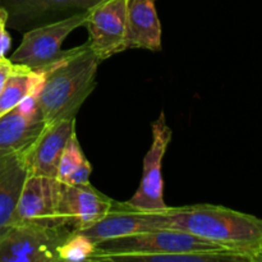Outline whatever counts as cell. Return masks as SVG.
Segmentation results:
<instances>
[{"label":"cell","mask_w":262,"mask_h":262,"mask_svg":"<svg viewBox=\"0 0 262 262\" xmlns=\"http://www.w3.org/2000/svg\"><path fill=\"white\" fill-rule=\"evenodd\" d=\"M163 229H178L227 250L248 253L257 262L262 247V219L209 204L160 210Z\"/></svg>","instance_id":"1"},{"label":"cell","mask_w":262,"mask_h":262,"mask_svg":"<svg viewBox=\"0 0 262 262\" xmlns=\"http://www.w3.org/2000/svg\"><path fill=\"white\" fill-rule=\"evenodd\" d=\"M100 63L87 40L82 45L63 50L55 61L37 71L43 73L37 100L46 124L76 118L96 87Z\"/></svg>","instance_id":"2"},{"label":"cell","mask_w":262,"mask_h":262,"mask_svg":"<svg viewBox=\"0 0 262 262\" xmlns=\"http://www.w3.org/2000/svg\"><path fill=\"white\" fill-rule=\"evenodd\" d=\"M227 250L204 238L178 229H155L96 243L89 262H118L120 257L143 253ZM248 255V253H247Z\"/></svg>","instance_id":"3"},{"label":"cell","mask_w":262,"mask_h":262,"mask_svg":"<svg viewBox=\"0 0 262 262\" xmlns=\"http://www.w3.org/2000/svg\"><path fill=\"white\" fill-rule=\"evenodd\" d=\"M71 233L67 227L12 225L0 235V262H59V246Z\"/></svg>","instance_id":"4"},{"label":"cell","mask_w":262,"mask_h":262,"mask_svg":"<svg viewBox=\"0 0 262 262\" xmlns=\"http://www.w3.org/2000/svg\"><path fill=\"white\" fill-rule=\"evenodd\" d=\"M87 13H81L67 19L33 28L23 33L17 50L10 56V61L20 64L31 71H41L55 61L61 54V45L72 31L86 25Z\"/></svg>","instance_id":"5"},{"label":"cell","mask_w":262,"mask_h":262,"mask_svg":"<svg viewBox=\"0 0 262 262\" xmlns=\"http://www.w3.org/2000/svg\"><path fill=\"white\" fill-rule=\"evenodd\" d=\"M102 0H0L7 12V27L25 33L81 13H87Z\"/></svg>","instance_id":"6"},{"label":"cell","mask_w":262,"mask_h":262,"mask_svg":"<svg viewBox=\"0 0 262 262\" xmlns=\"http://www.w3.org/2000/svg\"><path fill=\"white\" fill-rule=\"evenodd\" d=\"M152 142L143 159V173L136 193L128 200V204L142 210H163L164 181L161 166L168 146L173 137V130L166 123L165 113L161 112L158 119L151 124Z\"/></svg>","instance_id":"7"},{"label":"cell","mask_w":262,"mask_h":262,"mask_svg":"<svg viewBox=\"0 0 262 262\" xmlns=\"http://www.w3.org/2000/svg\"><path fill=\"white\" fill-rule=\"evenodd\" d=\"M58 179L28 174L13 212L12 225L63 227L58 215Z\"/></svg>","instance_id":"8"},{"label":"cell","mask_w":262,"mask_h":262,"mask_svg":"<svg viewBox=\"0 0 262 262\" xmlns=\"http://www.w3.org/2000/svg\"><path fill=\"white\" fill-rule=\"evenodd\" d=\"M127 0H102L87 15L84 27L89 42L100 61L112 58L125 49Z\"/></svg>","instance_id":"9"},{"label":"cell","mask_w":262,"mask_h":262,"mask_svg":"<svg viewBox=\"0 0 262 262\" xmlns=\"http://www.w3.org/2000/svg\"><path fill=\"white\" fill-rule=\"evenodd\" d=\"M114 200L91 183L72 186L59 181L58 215L63 227L79 232L91 227L112 209Z\"/></svg>","instance_id":"10"},{"label":"cell","mask_w":262,"mask_h":262,"mask_svg":"<svg viewBox=\"0 0 262 262\" xmlns=\"http://www.w3.org/2000/svg\"><path fill=\"white\" fill-rule=\"evenodd\" d=\"M163 229L160 210H142L125 202H113L112 209L99 222L79 233L91 238L95 245L112 238L124 237L147 230Z\"/></svg>","instance_id":"11"},{"label":"cell","mask_w":262,"mask_h":262,"mask_svg":"<svg viewBox=\"0 0 262 262\" xmlns=\"http://www.w3.org/2000/svg\"><path fill=\"white\" fill-rule=\"evenodd\" d=\"M74 132L76 118L46 124L42 133L23 155L28 174L56 178L61 154Z\"/></svg>","instance_id":"12"},{"label":"cell","mask_w":262,"mask_h":262,"mask_svg":"<svg viewBox=\"0 0 262 262\" xmlns=\"http://www.w3.org/2000/svg\"><path fill=\"white\" fill-rule=\"evenodd\" d=\"M125 49L161 50V25L155 0H127Z\"/></svg>","instance_id":"13"},{"label":"cell","mask_w":262,"mask_h":262,"mask_svg":"<svg viewBox=\"0 0 262 262\" xmlns=\"http://www.w3.org/2000/svg\"><path fill=\"white\" fill-rule=\"evenodd\" d=\"M45 127L43 119H26L15 109L0 115V160L25 155Z\"/></svg>","instance_id":"14"},{"label":"cell","mask_w":262,"mask_h":262,"mask_svg":"<svg viewBox=\"0 0 262 262\" xmlns=\"http://www.w3.org/2000/svg\"><path fill=\"white\" fill-rule=\"evenodd\" d=\"M27 176L23 155L0 160V235L12 225L13 212Z\"/></svg>","instance_id":"15"},{"label":"cell","mask_w":262,"mask_h":262,"mask_svg":"<svg viewBox=\"0 0 262 262\" xmlns=\"http://www.w3.org/2000/svg\"><path fill=\"white\" fill-rule=\"evenodd\" d=\"M255 262L247 253L232 250L189 251V252L143 253L120 257L118 262Z\"/></svg>","instance_id":"16"},{"label":"cell","mask_w":262,"mask_h":262,"mask_svg":"<svg viewBox=\"0 0 262 262\" xmlns=\"http://www.w3.org/2000/svg\"><path fill=\"white\" fill-rule=\"evenodd\" d=\"M42 83V72L31 71L27 67L15 64L14 71L9 76L2 94H0V115L14 109L26 95H38Z\"/></svg>","instance_id":"17"},{"label":"cell","mask_w":262,"mask_h":262,"mask_svg":"<svg viewBox=\"0 0 262 262\" xmlns=\"http://www.w3.org/2000/svg\"><path fill=\"white\" fill-rule=\"evenodd\" d=\"M91 173L92 165L84 156L77 138V132H74L61 154L56 179L72 186H82L90 183Z\"/></svg>","instance_id":"18"},{"label":"cell","mask_w":262,"mask_h":262,"mask_svg":"<svg viewBox=\"0 0 262 262\" xmlns=\"http://www.w3.org/2000/svg\"><path fill=\"white\" fill-rule=\"evenodd\" d=\"M95 242L83 233L72 232L59 246L58 261L79 262L87 261L95 252Z\"/></svg>","instance_id":"19"},{"label":"cell","mask_w":262,"mask_h":262,"mask_svg":"<svg viewBox=\"0 0 262 262\" xmlns=\"http://www.w3.org/2000/svg\"><path fill=\"white\" fill-rule=\"evenodd\" d=\"M22 117L26 119L35 120V119H43L42 114H41L40 104H38L37 95L36 94H28L20 100L14 107Z\"/></svg>","instance_id":"20"},{"label":"cell","mask_w":262,"mask_h":262,"mask_svg":"<svg viewBox=\"0 0 262 262\" xmlns=\"http://www.w3.org/2000/svg\"><path fill=\"white\" fill-rule=\"evenodd\" d=\"M7 12L2 8L0 12V59L5 58V54L10 48V35L7 31Z\"/></svg>","instance_id":"21"},{"label":"cell","mask_w":262,"mask_h":262,"mask_svg":"<svg viewBox=\"0 0 262 262\" xmlns=\"http://www.w3.org/2000/svg\"><path fill=\"white\" fill-rule=\"evenodd\" d=\"M15 63L10 61V59L3 58L0 59V94H2L3 89H4L5 83H7L8 78L14 71Z\"/></svg>","instance_id":"22"},{"label":"cell","mask_w":262,"mask_h":262,"mask_svg":"<svg viewBox=\"0 0 262 262\" xmlns=\"http://www.w3.org/2000/svg\"><path fill=\"white\" fill-rule=\"evenodd\" d=\"M257 262H262V247H261V250L258 251V253H257Z\"/></svg>","instance_id":"23"},{"label":"cell","mask_w":262,"mask_h":262,"mask_svg":"<svg viewBox=\"0 0 262 262\" xmlns=\"http://www.w3.org/2000/svg\"><path fill=\"white\" fill-rule=\"evenodd\" d=\"M0 12H2V7H0Z\"/></svg>","instance_id":"24"}]
</instances>
